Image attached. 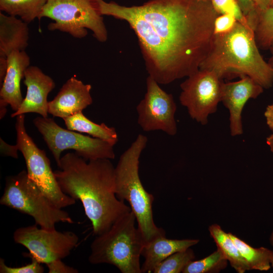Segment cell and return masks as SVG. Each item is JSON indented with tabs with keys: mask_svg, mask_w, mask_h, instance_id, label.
Wrapping results in <instances>:
<instances>
[{
	"mask_svg": "<svg viewBox=\"0 0 273 273\" xmlns=\"http://www.w3.org/2000/svg\"><path fill=\"white\" fill-rule=\"evenodd\" d=\"M0 204L31 216L35 224L48 230H55L60 222L73 223L69 213L54 205L23 170L6 178Z\"/></svg>",
	"mask_w": 273,
	"mask_h": 273,
	"instance_id": "obj_6",
	"label": "cell"
},
{
	"mask_svg": "<svg viewBox=\"0 0 273 273\" xmlns=\"http://www.w3.org/2000/svg\"><path fill=\"white\" fill-rule=\"evenodd\" d=\"M269 242L270 245L273 246V231H272L270 235Z\"/></svg>",
	"mask_w": 273,
	"mask_h": 273,
	"instance_id": "obj_38",
	"label": "cell"
},
{
	"mask_svg": "<svg viewBox=\"0 0 273 273\" xmlns=\"http://www.w3.org/2000/svg\"><path fill=\"white\" fill-rule=\"evenodd\" d=\"M43 17L54 21L48 25L50 30L82 38L89 29L99 41L107 40V30L94 0H47L38 19Z\"/></svg>",
	"mask_w": 273,
	"mask_h": 273,
	"instance_id": "obj_7",
	"label": "cell"
},
{
	"mask_svg": "<svg viewBox=\"0 0 273 273\" xmlns=\"http://www.w3.org/2000/svg\"><path fill=\"white\" fill-rule=\"evenodd\" d=\"M210 236L219 249L230 263L231 266L238 273H244L249 270V265L241 255L236 244L229 233L225 232L217 224L209 226Z\"/></svg>",
	"mask_w": 273,
	"mask_h": 273,
	"instance_id": "obj_20",
	"label": "cell"
},
{
	"mask_svg": "<svg viewBox=\"0 0 273 273\" xmlns=\"http://www.w3.org/2000/svg\"><path fill=\"white\" fill-rule=\"evenodd\" d=\"M258 49L253 30L237 21L230 32L213 35L199 69L212 71L222 79L248 76L269 88L273 85V71Z\"/></svg>",
	"mask_w": 273,
	"mask_h": 273,
	"instance_id": "obj_3",
	"label": "cell"
},
{
	"mask_svg": "<svg viewBox=\"0 0 273 273\" xmlns=\"http://www.w3.org/2000/svg\"><path fill=\"white\" fill-rule=\"evenodd\" d=\"M210 1L214 9L219 15L231 14L236 18L238 22L251 28L237 0Z\"/></svg>",
	"mask_w": 273,
	"mask_h": 273,
	"instance_id": "obj_26",
	"label": "cell"
},
{
	"mask_svg": "<svg viewBox=\"0 0 273 273\" xmlns=\"http://www.w3.org/2000/svg\"><path fill=\"white\" fill-rule=\"evenodd\" d=\"M147 142V136L139 134L121 154L115 167L116 195L120 200L129 203L144 243L165 235V231L154 223L152 210L154 197L145 190L139 176L140 158Z\"/></svg>",
	"mask_w": 273,
	"mask_h": 273,
	"instance_id": "obj_4",
	"label": "cell"
},
{
	"mask_svg": "<svg viewBox=\"0 0 273 273\" xmlns=\"http://www.w3.org/2000/svg\"><path fill=\"white\" fill-rule=\"evenodd\" d=\"M47 0H0V10L29 23L38 18Z\"/></svg>",
	"mask_w": 273,
	"mask_h": 273,
	"instance_id": "obj_21",
	"label": "cell"
},
{
	"mask_svg": "<svg viewBox=\"0 0 273 273\" xmlns=\"http://www.w3.org/2000/svg\"><path fill=\"white\" fill-rule=\"evenodd\" d=\"M237 20L231 14L218 15L214 23L213 34H223L230 32L235 26Z\"/></svg>",
	"mask_w": 273,
	"mask_h": 273,
	"instance_id": "obj_28",
	"label": "cell"
},
{
	"mask_svg": "<svg viewBox=\"0 0 273 273\" xmlns=\"http://www.w3.org/2000/svg\"><path fill=\"white\" fill-rule=\"evenodd\" d=\"M49 273H77L78 270L65 264L62 259L54 261L46 265Z\"/></svg>",
	"mask_w": 273,
	"mask_h": 273,
	"instance_id": "obj_30",
	"label": "cell"
},
{
	"mask_svg": "<svg viewBox=\"0 0 273 273\" xmlns=\"http://www.w3.org/2000/svg\"><path fill=\"white\" fill-rule=\"evenodd\" d=\"M147 90L136 107L138 123L144 131L161 130L173 136L177 133L176 105L173 96L166 93L151 76L146 79Z\"/></svg>",
	"mask_w": 273,
	"mask_h": 273,
	"instance_id": "obj_12",
	"label": "cell"
},
{
	"mask_svg": "<svg viewBox=\"0 0 273 273\" xmlns=\"http://www.w3.org/2000/svg\"><path fill=\"white\" fill-rule=\"evenodd\" d=\"M94 1L102 16L129 24L149 76L159 84L196 72L210 50L219 15L210 0H149L130 7Z\"/></svg>",
	"mask_w": 273,
	"mask_h": 273,
	"instance_id": "obj_1",
	"label": "cell"
},
{
	"mask_svg": "<svg viewBox=\"0 0 273 273\" xmlns=\"http://www.w3.org/2000/svg\"><path fill=\"white\" fill-rule=\"evenodd\" d=\"M8 69L7 57H0V84H2Z\"/></svg>",
	"mask_w": 273,
	"mask_h": 273,
	"instance_id": "obj_33",
	"label": "cell"
},
{
	"mask_svg": "<svg viewBox=\"0 0 273 273\" xmlns=\"http://www.w3.org/2000/svg\"><path fill=\"white\" fill-rule=\"evenodd\" d=\"M269 7H273V0H270Z\"/></svg>",
	"mask_w": 273,
	"mask_h": 273,
	"instance_id": "obj_39",
	"label": "cell"
},
{
	"mask_svg": "<svg viewBox=\"0 0 273 273\" xmlns=\"http://www.w3.org/2000/svg\"><path fill=\"white\" fill-rule=\"evenodd\" d=\"M44 267L41 263L35 259H31V262L20 267L9 266L5 263L3 258L0 259L1 273H42Z\"/></svg>",
	"mask_w": 273,
	"mask_h": 273,
	"instance_id": "obj_27",
	"label": "cell"
},
{
	"mask_svg": "<svg viewBox=\"0 0 273 273\" xmlns=\"http://www.w3.org/2000/svg\"><path fill=\"white\" fill-rule=\"evenodd\" d=\"M250 27L254 31L258 19V12L252 0H237Z\"/></svg>",
	"mask_w": 273,
	"mask_h": 273,
	"instance_id": "obj_29",
	"label": "cell"
},
{
	"mask_svg": "<svg viewBox=\"0 0 273 273\" xmlns=\"http://www.w3.org/2000/svg\"><path fill=\"white\" fill-rule=\"evenodd\" d=\"M269 50H270L271 56L269 59V60L267 63H268L269 65L273 71V45L269 48ZM272 83H273V80H272Z\"/></svg>",
	"mask_w": 273,
	"mask_h": 273,
	"instance_id": "obj_36",
	"label": "cell"
},
{
	"mask_svg": "<svg viewBox=\"0 0 273 273\" xmlns=\"http://www.w3.org/2000/svg\"><path fill=\"white\" fill-rule=\"evenodd\" d=\"M255 5L258 13L268 7L269 6L270 0H252Z\"/></svg>",
	"mask_w": 273,
	"mask_h": 273,
	"instance_id": "obj_34",
	"label": "cell"
},
{
	"mask_svg": "<svg viewBox=\"0 0 273 273\" xmlns=\"http://www.w3.org/2000/svg\"><path fill=\"white\" fill-rule=\"evenodd\" d=\"M28 23L16 16L0 13V57L25 51L28 44Z\"/></svg>",
	"mask_w": 273,
	"mask_h": 273,
	"instance_id": "obj_18",
	"label": "cell"
},
{
	"mask_svg": "<svg viewBox=\"0 0 273 273\" xmlns=\"http://www.w3.org/2000/svg\"><path fill=\"white\" fill-rule=\"evenodd\" d=\"M229 234L246 260L250 270L267 271L270 269L271 250L264 247L254 248L235 235Z\"/></svg>",
	"mask_w": 273,
	"mask_h": 273,
	"instance_id": "obj_22",
	"label": "cell"
},
{
	"mask_svg": "<svg viewBox=\"0 0 273 273\" xmlns=\"http://www.w3.org/2000/svg\"><path fill=\"white\" fill-rule=\"evenodd\" d=\"M223 79L212 71L199 69L180 85V103L190 116L206 125L208 116L214 113L221 102Z\"/></svg>",
	"mask_w": 273,
	"mask_h": 273,
	"instance_id": "obj_10",
	"label": "cell"
},
{
	"mask_svg": "<svg viewBox=\"0 0 273 273\" xmlns=\"http://www.w3.org/2000/svg\"><path fill=\"white\" fill-rule=\"evenodd\" d=\"M270 263L271 267L273 268V250H271V255L270 258Z\"/></svg>",
	"mask_w": 273,
	"mask_h": 273,
	"instance_id": "obj_37",
	"label": "cell"
},
{
	"mask_svg": "<svg viewBox=\"0 0 273 273\" xmlns=\"http://www.w3.org/2000/svg\"><path fill=\"white\" fill-rule=\"evenodd\" d=\"M266 142L273 153V133L266 138Z\"/></svg>",
	"mask_w": 273,
	"mask_h": 273,
	"instance_id": "obj_35",
	"label": "cell"
},
{
	"mask_svg": "<svg viewBox=\"0 0 273 273\" xmlns=\"http://www.w3.org/2000/svg\"><path fill=\"white\" fill-rule=\"evenodd\" d=\"M67 129L86 133L114 146L118 142L117 132L114 127H109L104 123L97 124L86 118L80 112L63 119Z\"/></svg>",
	"mask_w": 273,
	"mask_h": 273,
	"instance_id": "obj_19",
	"label": "cell"
},
{
	"mask_svg": "<svg viewBox=\"0 0 273 273\" xmlns=\"http://www.w3.org/2000/svg\"><path fill=\"white\" fill-rule=\"evenodd\" d=\"M135 221V216L130 211L108 230L96 236L90 246L89 262L113 265L122 273H142L140 257L144 241Z\"/></svg>",
	"mask_w": 273,
	"mask_h": 273,
	"instance_id": "obj_5",
	"label": "cell"
},
{
	"mask_svg": "<svg viewBox=\"0 0 273 273\" xmlns=\"http://www.w3.org/2000/svg\"><path fill=\"white\" fill-rule=\"evenodd\" d=\"M254 32L259 49L269 50L273 45V7H269L258 13V19Z\"/></svg>",
	"mask_w": 273,
	"mask_h": 273,
	"instance_id": "obj_24",
	"label": "cell"
},
{
	"mask_svg": "<svg viewBox=\"0 0 273 273\" xmlns=\"http://www.w3.org/2000/svg\"><path fill=\"white\" fill-rule=\"evenodd\" d=\"M54 174L62 191L82 203L94 235L108 230L131 211L115 192V167L110 159L86 160L75 153L61 158Z\"/></svg>",
	"mask_w": 273,
	"mask_h": 273,
	"instance_id": "obj_2",
	"label": "cell"
},
{
	"mask_svg": "<svg viewBox=\"0 0 273 273\" xmlns=\"http://www.w3.org/2000/svg\"><path fill=\"white\" fill-rule=\"evenodd\" d=\"M228 261L218 248L207 257L190 262L183 273H217L225 269Z\"/></svg>",
	"mask_w": 273,
	"mask_h": 273,
	"instance_id": "obj_23",
	"label": "cell"
},
{
	"mask_svg": "<svg viewBox=\"0 0 273 273\" xmlns=\"http://www.w3.org/2000/svg\"><path fill=\"white\" fill-rule=\"evenodd\" d=\"M91 85L73 76L62 86L54 99L48 102V113L64 119L82 111L93 103Z\"/></svg>",
	"mask_w": 273,
	"mask_h": 273,
	"instance_id": "obj_16",
	"label": "cell"
},
{
	"mask_svg": "<svg viewBox=\"0 0 273 273\" xmlns=\"http://www.w3.org/2000/svg\"><path fill=\"white\" fill-rule=\"evenodd\" d=\"M240 78L236 81L223 82L222 85L221 102L229 110L230 133L233 136L243 133L242 113L245 104L249 99L257 98L264 89L248 76Z\"/></svg>",
	"mask_w": 273,
	"mask_h": 273,
	"instance_id": "obj_13",
	"label": "cell"
},
{
	"mask_svg": "<svg viewBox=\"0 0 273 273\" xmlns=\"http://www.w3.org/2000/svg\"><path fill=\"white\" fill-rule=\"evenodd\" d=\"M7 60V71L0 90L1 119L6 114L8 105L14 112L20 107L24 99L20 89V82L30 63V58L25 51L11 52Z\"/></svg>",
	"mask_w": 273,
	"mask_h": 273,
	"instance_id": "obj_15",
	"label": "cell"
},
{
	"mask_svg": "<svg viewBox=\"0 0 273 273\" xmlns=\"http://www.w3.org/2000/svg\"><path fill=\"white\" fill-rule=\"evenodd\" d=\"M264 116L267 125L273 132V103L268 105L266 108Z\"/></svg>",
	"mask_w": 273,
	"mask_h": 273,
	"instance_id": "obj_32",
	"label": "cell"
},
{
	"mask_svg": "<svg viewBox=\"0 0 273 273\" xmlns=\"http://www.w3.org/2000/svg\"><path fill=\"white\" fill-rule=\"evenodd\" d=\"M195 255L190 248L182 251L175 252L162 261L155 268L153 273H179L192 261Z\"/></svg>",
	"mask_w": 273,
	"mask_h": 273,
	"instance_id": "obj_25",
	"label": "cell"
},
{
	"mask_svg": "<svg viewBox=\"0 0 273 273\" xmlns=\"http://www.w3.org/2000/svg\"><path fill=\"white\" fill-rule=\"evenodd\" d=\"M15 129L16 144L24 158L29 178L56 207L63 208L74 205L76 200L62 191L46 152L37 147L27 133L25 114L17 116Z\"/></svg>",
	"mask_w": 273,
	"mask_h": 273,
	"instance_id": "obj_8",
	"label": "cell"
},
{
	"mask_svg": "<svg viewBox=\"0 0 273 273\" xmlns=\"http://www.w3.org/2000/svg\"><path fill=\"white\" fill-rule=\"evenodd\" d=\"M199 242L198 239H167L165 235H162L144 243L141 256L145 260L141 266V272H153L159 264L168 256L187 250Z\"/></svg>",
	"mask_w": 273,
	"mask_h": 273,
	"instance_id": "obj_17",
	"label": "cell"
},
{
	"mask_svg": "<svg viewBox=\"0 0 273 273\" xmlns=\"http://www.w3.org/2000/svg\"><path fill=\"white\" fill-rule=\"evenodd\" d=\"M13 239L29 251L26 256L46 265L69 256L79 241L73 232L48 230L36 224L17 229Z\"/></svg>",
	"mask_w": 273,
	"mask_h": 273,
	"instance_id": "obj_11",
	"label": "cell"
},
{
	"mask_svg": "<svg viewBox=\"0 0 273 273\" xmlns=\"http://www.w3.org/2000/svg\"><path fill=\"white\" fill-rule=\"evenodd\" d=\"M34 125L59 166L61 153L74 150L75 153L86 160L99 159H113V145L104 140L84 135L75 131L60 126L53 118L38 117L33 120Z\"/></svg>",
	"mask_w": 273,
	"mask_h": 273,
	"instance_id": "obj_9",
	"label": "cell"
},
{
	"mask_svg": "<svg viewBox=\"0 0 273 273\" xmlns=\"http://www.w3.org/2000/svg\"><path fill=\"white\" fill-rule=\"evenodd\" d=\"M24 83L27 87L26 96L18 110L11 114V117L28 113L48 117L47 98L55 87L53 79L38 67L29 66L25 72Z\"/></svg>",
	"mask_w": 273,
	"mask_h": 273,
	"instance_id": "obj_14",
	"label": "cell"
},
{
	"mask_svg": "<svg viewBox=\"0 0 273 273\" xmlns=\"http://www.w3.org/2000/svg\"><path fill=\"white\" fill-rule=\"evenodd\" d=\"M1 153L3 155L10 156L17 159L18 158V146L11 145L6 143L1 138H0Z\"/></svg>",
	"mask_w": 273,
	"mask_h": 273,
	"instance_id": "obj_31",
	"label": "cell"
}]
</instances>
